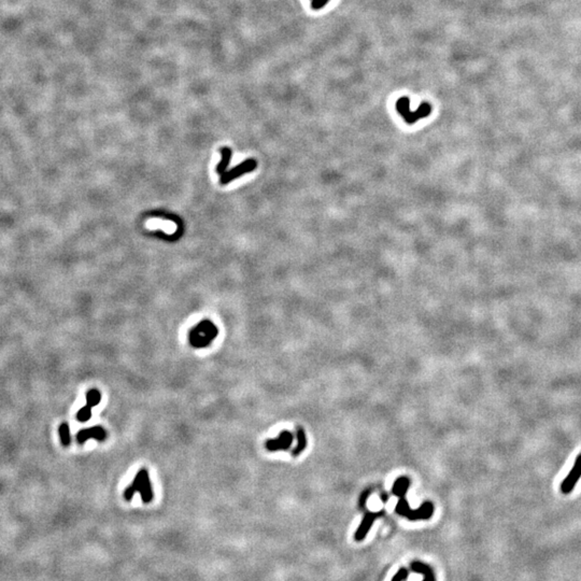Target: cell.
Here are the masks:
<instances>
[{
	"mask_svg": "<svg viewBox=\"0 0 581 581\" xmlns=\"http://www.w3.org/2000/svg\"><path fill=\"white\" fill-rule=\"evenodd\" d=\"M410 486V481L407 479L406 477H402V478H398L396 480V482L394 483V487H393V493H394L396 496H398V503L396 506V512L398 514H402V516L408 518L409 520H421V519H429L432 517L433 511H434V506L432 503H424L422 504V506L419 508V509L416 510H413L410 509V506L407 503L406 498H405V495L407 493V490Z\"/></svg>",
	"mask_w": 581,
	"mask_h": 581,
	"instance_id": "1",
	"label": "cell"
},
{
	"mask_svg": "<svg viewBox=\"0 0 581 581\" xmlns=\"http://www.w3.org/2000/svg\"><path fill=\"white\" fill-rule=\"evenodd\" d=\"M136 493L140 494L143 503H150L153 499V489L147 469H141L139 471L130 486L124 491V498L127 500H130Z\"/></svg>",
	"mask_w": 581,
	"mask_h": 581,
	"instance_id": "2",
	"label": "cell"
},
{
	"mask_svg": "<svg viewBox=\"0 0 581 581\" xmlns=\"http://www.w3.org/2000/svg\"><path fill=\"white\" fill-rule=\"evenodd\" d=\"M217 332H217L216 326L212 322L204 321L190 332L189 339L191 346L196 349L208 347L217 336Z\"/></svg>",
	"mask_w": 581,
	"mask_h": 581,
	"instance_id": "3",
	"label": "cell"
},
{
	"mask_svg": "<svg viewBox=\"0 0 581 581\" xmlns=\"http://www.w3.org/2000/svg\"><path fill=\"white\" fill-rule=\"evenodd\" d=\"M410 100L407 97H402L396 101V109L398 113L404 118L407 124H415L417 121L428 117L431 114L432 108L427 102H422L420 108L415 111L410 110Z\"/></svg>",
	"mask_w": 581,
	"mask_h": 581,
	"instance_id": "4",
	"label": "cell"
},
{
	"mask_svg": "<svg viewBox=\"0 0 581 581\" xmlns=\"http://www.w3.org/2000/svg\"><path fill=\"white\" fill-rule=\"evenodd\" d=\"M256 166H257V163L255 160H248L244 163H241V164L238 165L237 167L233 168L232 170H228L222 174L221 184H227L229 182H232L233 180L240 178L241 175L253 171L254 169L256 168Z\"/></svg>",
	"mask_w": 581,
	"mask_h": 581,
	"instance_id": "5",
	"label": "cell"
},
{
	"mask_svg": "<svg viewBox=\"0 0 581 581\" xmlns=\"http://www.w3.org/2000/svg\"><path fill=\"white\" fill-rule=\"evenodd\" d=\"M581 478V455H579L575 461L573 468L570 470V473L566 476L564 480L561 483V492L563 494H570L573 492V490L576 487L577 482Z\"/></svg>",
	"mask_w": 581,
	"mask_h": 581,
	"instance_id": "6",
	"label": "cell"
},
{
	"mask_svg": "<svg viewBox=\"0 0 581 581\" xmlns=\"http://www.w3.org/2000/svg\"><path fill=\"white\" fill-rule=\"evenodd\" d=\"M107 437V433L104 427L101 426H93L89 428H83L77 434V441L78 444L83 445L90 438H94L98 441H104Z\"/></svg>",
	"mask_w": 581,
	"mask_h": 581,
	"instance_id": "7",
	"label": "cell"
},
{
	"mask_svg": "<svg viewBox=\"0 0 581 581\" xmlns=\"http://www.w3.org/2000/svg\"><path fill=\"white\" fill-rule=\"evenodd\" d=\"M293 443V435L288 431L282 432L276 439H269L266 441V448L269 451L288 450Z\"/></svg>",
	"mask_w": 581,
	"mask_h": 581,
	"instance_id": "8",
	"label": "cell"
},
{
	"mask_svg": "<svg viewBox=\"0 0 581 581\" xmlns=\"http://www.w3.org/2000/svg\"><path fill=\"white\" fill-rule=\"evenodd\" d=\"M383 514V511H379V512H367L364 518L362 520V523L360 525V528L358 529V531L355 532V535L354 538L355 540L361 541L364 540L366 537V535L368 534L369 530H371L373 523L374 522V520L378 519L379 517H381Z\"/></svg>",
	"mask_w": 581,
	"mask_h": 581,
	"instance_id": "9",
	"label": "cell"
},
{
	"mask_svg": "<svg viewBox=\"0 0 581 581\" xmlns=\"http://www.w3.org/2000/svg\"><path fill=\"white\" fill-rule=\"evenodd\" d=\"M411 570L415 573H420L422 574L423 576H424V580L423 581H436L435 579V575L434 572L432 571V568L429 567L428 565L424 564V563L422 562H413L411 563Z\"/></svg>",
	"mask_w": 581,
	"mask_h": 581,
	"instance_id": "10",
	"label": "cell"
},
{
	"mask_svg": "<svg viewBox=\"0 0 581 581\" xmlns=\"http://www.w3.org/2000/svg\"><path fill=\"white\" fill-rule=\"evenodd\" d=\"M221 154L222 160L216 167V172L219 174H223L224 172H226V169L229 166V163H231L232 160V150L229 148H222Z\"/></svg>",
	"mask_w": 581,
	"mask_h": 581,
	"instance_id": "11",
	"label": "cell"
},
{
	"mask_svg": "<svg viewBox=\"0 0 581 581\" xmlns=\"http://www.w3.org/2000/svg\"><path fill=\"white\" fill-rule=\"evenodd\" d=\"M296 436H297V446H296V448L293 450V453H292L293 456H298L300 453L305 450V448L307 447V438H306V434L304 432V429H302L301 427H298Z\"/></svg>",
	"mask_w": 581,
	"mask_h": 581,
	"instance_id": "12",
	"label": "cell"
},
{
	"mask_svg": "<svg viewBox=\"0 0 581 581\" xmlns=\"http://www.w3.org/2000/svg\"><path fill=\"white\" fill-rule=\"evenodd\" d=\"M58 433H59V437L60 440H62V444L65 447H68L71 443V437H70V428L69 425L67 423H63V424H60L59 428H58Z\"/></svg>",
	"mask_w": 581,
	"mask_h": 581,
	"instance_id": "13",
	"label": "cell"
},
{
	"mask_svg": "<svg viewBox=\"0 0 581 581\" xmlns=\"http://www.w3.org/2000/svg\"><path fill=\"white\" fill-rule=\"evenodd\" d=\"M101 401V393L96 390V389H92L87 392L86 394V405L90 407H95L98 405Z\"/></svg>",
	"mask_w": 581,
	"mask_h": 581,
	"instance_id": "14",
	"label": "cell"
},
{
	"mask_svg": "<svg viewBox=\"0 0 581 581\" xmlns=\"http://www.w3.org/2000/svg\"><path fill=\"white\" fill-rule=\"evenodd\" d=\"M90 417H92V407L88 406V405L82 407L77 414V419L80 422H86Z\"/></svg>",
	"mask_w": 581,
	"mask_h": 581,
	"instance_id": "15",
	"label": "cell"
},
{
	"mask_svg": "<svg viewBox=\"0 0 581 581\" xmlns=\"http://www.w3.org/2000/svg\"><path fill=\"white\" fill-rule=\"evenodd\" d=\"M408 579V571L406 568H401L393 577L392 581H406Z\"/></svg>",
	"mask_w": 581,
	"mask_h": 581,
	"instance_id": "16",
	"label": "cell"
},
{
	"mask_svg": "<svg viewBox=\"0 0 581 581\" xmlns=\"http://www.w3.org/2000/svg\"><path fill=\"white\" fill-rule=\"evenodd\" d=\"M329 0H314L313 3H312V7L313 9H319L324 5L326 2H328Z\"/></svg>",
	"mask_w": 581,
	"mask_h": 581,
	"instance_id": "17",
	"label": "cell"
}]
</instances>
